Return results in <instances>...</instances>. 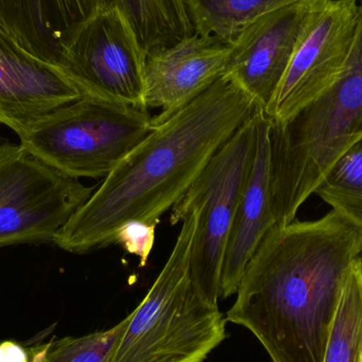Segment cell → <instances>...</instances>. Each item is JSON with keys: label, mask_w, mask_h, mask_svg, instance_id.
Wrapping results in <instances>:
<instances>
[{"label": "cell", "mask_w": 362, "mask_h": 362, "mask_svg": "<svg viewBox=\"0 0 362 362\" xmlns=\"http://www.w3.org/2000/svg\"><path fill=\"white\" fill-rule=\"evenodd\" d=\"M361 253V226L338 211L274 226L226 320L249 329L274 362H322L344 281Z\"/></svg>", "instance_id": "obj_1"}, {"label": "cell", "mask_w": 362, "mask_h": 362, "mask_svg": "<svg viewBox=\"0 0 362 362\" xmlns=\"http://www.w3.org/2000/svg\"><path fill=\"white\" fill-rule=\"evenodd\" d=\"M257 108L238 84L221 76L171 118L154 125L70 217L53 244L84 255L114 244L117 231L129 221L158 225Z\"/></svg>", "instance_id": "obj_2"}, {"label": "cell", "mask_w": 362, "mask_h": 362, "mask_svg": "<svg viewBox=\"0 0 362 362\" xmlns=\"http://www.w3.org/2000/svg\"><path fill=\"white\" fill-rule=\"evenodd\" d=\"M362 139V0L352 49L336 82L282 124L270 127L276 225L295 221L338 158Z\"/></svg>", "instance_id": "obj_3"}, {"label": "cell", "mask_w": 362, "mask_h": 362, "mask_svg": "<svg viewBox=\"0 0 362 362\" xmlns=\"http://www.w3.org/2000/svg\"><path fill=\"white\" fill-rule=\"evenodd\" d=\"M197 215L182 219L173 251L144 301L132 314L110 362H204L227 337L217 304L189 280Z\"/></svg>", "instance_id": "obj_4"}, {"label": "cell", "mask_w": 362, "mask_h": 362, "mask_svg": "<svg viewBox=\"0 0 362 362\" xmlns=\"http://www.w3.org/2000/svg\"><path fill=\"white\" fill-rule=\"evenodd\" d=\"M148 110L84 97L40 119L19 144L68 177L105 178L152 131Z\"/></svg>", "instance_id": "obj_5"}, {"label": "cell", "mask_w": 362, "mask_h": 362, "mask_svg": "<svg viewBox=\"0 0 362 362\" xmlns=\"http://www.w3.org/2000/svg\"><path fill=\"white\" fill-rule=\"evenodd\" d=\"M257 108L217 151L187 193L172 208L176 225L196 211L195 235L189 259V280L209 302L217 304L223 252L234 214L250 173L259 135Z\"/></svg>", "instance_id": "obj_6"}, {"label": "cell", "mask_w": 362, "mask_h": 362, "mask_svg": "<svg viewBox=\"0 0 362 362\" xmlns=\"http://www.w3.org/2000/svg\"><path fill=\"white\" fill-rule=\"evenodd\" d=\"M95 191L0 140V249L53 243Z\"/></svg>", "instance_id": "obj_7"}, {"label": "cell", "mask_w": 362, "mask_h": 362, "mask_svg": "<svg viewBox=\"0 0 362 362\" xmlns=\"http://www.w3.org/2000/svg\"><path fill=\"white\" fill-rule=\"evenodd\" d=\"M146 62L127 17L110 4L81 23L61 67L84 95L148 110Z\"/></svg>", "instance_id": "obj_8"}, {"label": "cell", "mask_w": 362, "mask_h": 362, "mask_svg": "<svg viewBox=\"0 0 362 362\" xmlns=\"http://www.w3.org/2000/svg\"><path fill=\"white\" fill-rule=\"evenodd\" d=\"M356 0H327L296 50L264 114L282 124L336 82L348 61L358 23Z\"/></svg>", "instance_id": "obj_9"}, {"label": "cell", "mask_w": 362, "mask_h": 362, "mask_svg": "<svg viewBox=\"0 0 362 362\" xmlns=\"http://www.w3.org/2000/svg\"><path fill=\"white\" fill-rule=\"evenodd\" d=\"M327 0H297L266 13L232 40L223 76L267 110L291 59Z\"/></svg>", "instance_id": "obj_10"}, {"label": "cell", "mask_w": 362, "mask_h": 362, "mask_svg": "<svg viewBox=\"0 0 362 362\" xmlns=\"http://www.w3.org/2000/svg\"><path fill=\"white\" fill-rule=\"evenodd\" d=\"M232 40L193 35L146 54V105L159 108L152 127L171 118L210 88L225 74Z\"/></svg>", "instance_id": "obj_11"}, {"label": "cell", "mask_w": 362, "mask_h": 362, "mask_svg": "<svg viewBox=\"0 0 362 362\" xmlns=\"http://www.w3.org/2000/svg\"><path fill=\"white\" fill-rule=\"evenodd\" d=\"M82 91L61 66L34 57L0 29V124L18 138Z\"/></svg>", "instance_id": "obj_12"}, {"label": "cell", "mask_w": 362, "mask_h": 362, "mask_svg": "<svg viewBox=\"0 0 362 362\" xmlns=\"http://www.w3.org/2000/svg\"><path fill=\"white\" fill-rule=\"evenodd\" d=\"M259 135L250 173L240 195L223 252L219 298L236 293L243 274L257 247L276 225L272 206L270 123L257 110Z\"/></svg>", "instance_id": "obj_13"}, {"label": "cell", "mask_w": 362, "mask_h": 362, "mask_svg": "<svg viewBox=\"0 0 362 362\" xmlns=\"http://www.w3.org/2000/svg\"><path fill=\"white\" fill-rule=\"evenodd\" d=\"M110 0H0V29L38 59L61 66L81 23Z\"/></svg>", "instance_id": "obj_14"}, {"label": "cell", "mask_w": 362, "mask_h": 362, "mask_svg": "<svg viewBox=\"0 0 362 362\" xmlns=\"http://www.w3.org/2000/svg\"><path fill=\"white\" fill-rule=\"evenodd\" d=\"M110 4L122 11L146 54L195 33L183 0H110Z\"/></svg>", "instance_id": "obj_15"}, {"label": "cell", "mask_w": 362, "mask_h": 362, "mask_svg": "<svg viewBox=\"0 0 362 362\" xmlns=\"http://www.w3.org/2000/svg\"><path fill=\"white\" fill-rule=\"evenodd\" d=\"M297 0H183L194 32L233 40L245 28Z\"/></svg>", "instance_id": "obj_16"}, {"label": "cell", "mask_w": 362, "mask_h": 362, "mask_svg": "<svg viewBox=\"0 0 362 362\" xmlns=\"http://www.w3.org/2000/svg\"><path fill=\"white\" fill-rule=\"evenodd\" d=\"M322 362H362V266L353 264L344 281Z\"/></svg>", "instance_id": "obj_17"}, {"label": "cell", "mask_w": 362, "mask_h": 362, "mask_svg": "<svg viewBox=\"0 0 362 362\" xmlns=\"http://www.w3.org/2000/svg\"><path fill=\"white\" fill-rule=\"evenodd\" d=\"M314 194L332 210L342 213L362 227V139L336 160Z\"/></svg>", "instance_id": "obj_18"}, {"label": "cell", "mask_w": 362, "mask_h": 362, "mask_svg": "<svg viewBox=\"0 0 362 362\" xmlns=\"http://www.w3.org/2000/svg\"><path fill=\"white\" fill-rule=\"evenodd\" d=\"M127 323L129 316L106 331L40 344L37 362H110Z\"/></svg>", "instance_id": "obj_19"}, {"label": "cell", "mask_w": 362, "mask_h": 362, "mask_svg": "<svg viewBox=\"0 0 362 362\" xmlns=\"http://www.w3.org/2000/svg\"><path fill=\"white\" fill-rule=\"evenodd\" d=\"M156 228L157 223L129 221L117 231L114 244L121 245L127 252L139 257L140 267H144L154 248Z\"/></svg>", "instance_id": "obj_20"}, {"label": "cell", "mask_w": 362, "mask_h": 362, "mask_svg": "<svg viewBox=\"0 0 362 362\" xmlns=\"http://www.w3.org/2000/svg\"><path fill=\"white\" fill-rule=\"evenodd\" d=\"M38 346H25L18 342H0V362H37Z\"/></svg>", "instance_id": "obj_21"}, {"label": "cell", "mask_w": 362, "mask_h": 362, "mask_svg": "<svg viewBox=\"0 0 362 362\" xmlns=\"http://www.w3.org/2000/svg\"><path fill=\"white\" fill-rule=\"evenodd\" d=\"M361 266H362V253H361Z\"/></svg>", "instance_id": "obj_22"}]
</instances>
